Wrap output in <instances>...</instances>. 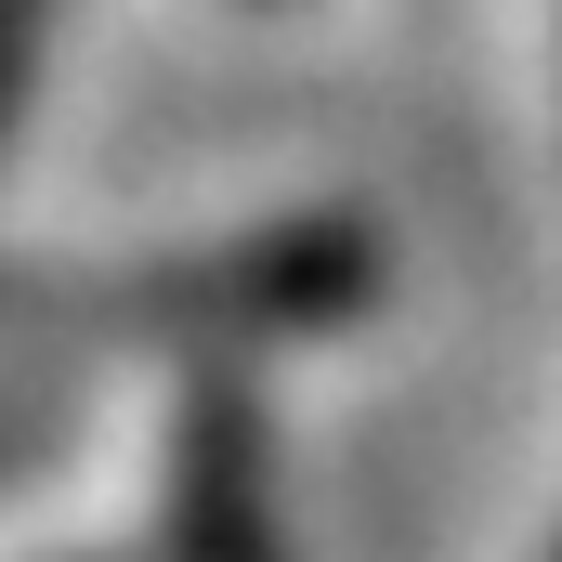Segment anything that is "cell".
Instances as JSON below:
<instances>
[{
	"label": "cell",
	"mask_w": 562,
	"mask_h": 562,
	"mask_svg": "<svg viewBox=\"0 0 562 562\" xmlns=\"http://www.w3.org/2000/svg\"><path fill=\"white\" fill-rule=\"evenodd\" d=\"M170 562H276V445H262V419H249V393H223V380L183 406Z\"/></svg>",
	"instance_id": "1"
},
{
	"label": "cell",
	"mask_w": 562,
	"mask_h": 562,
	"mask_svg": "<svg viewBox=\"0 0 562 562\" xmlns=\"http://www.w3.org/2000/svg\"><path fill=\"white\" fill-rule=\"evenodd\" d=\"M40 40H53V0H0V132H13V105L40 79Z\"/></svg>",
	"instance_id": "2"
},
{
	"label": "cell",
	"mask_w": 562,
	"mask_h": 562,
	"mask_svg": "<svg viewBox=\"0 0 562 562\" xmlns=\"http://www.w3.org/2000/svg\"><path fill=\"white\" fill-rule=\"evenodd\" d=\"M550 562H562V550H550Z\"/></svg>",
	"instance_id": "3"
}]
</instances>
